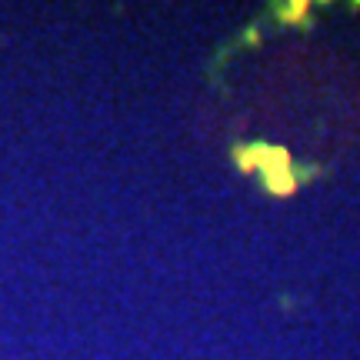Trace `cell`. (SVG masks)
I'll return each mask as SVG.
<instances>
[{
    "label": "cell",
    "instance_id": "cell-2",
    "mask_svg": "<svg viewBox=\"0 0 360 360\" xmlns=\"http://www.w3.org/2000/svg\"><path fill=\"white\" fill-rule=\"evenodd\" d=\"M307 13H310L307 0H294V4H281V7H277V17H281L283 24H304Z\"/></svg>",
    "mask_w": 360,
    "mask_h": 360
},
{
    "label": "cell",
    "instance_id": "cell-3",
    "mask_svg": "<svg viewBox=\"0 0 360 360\" xmlns=\"http://www.w3.org/2000/svg\"><path fill=\"white\" fill-rule=\"evenodd\" d=\"M233 160L244 174H254L257 170V143H244V147H233Z\"/></svg>",
    "mask_w": 360,
    "mask_h": 360
},
{
    "label": "cell",
    "instance_id": "cell-1",
    "mask_svg": "<svg viewBox=\"0 0 360 360\" xmlns=\"http://www.w3.org/2000/svg\"><path fill=\"white\" fill-rule=\"evenodd\" d=\"M264 184H267V191L274 193V197H290V193H297V177H294V167L290 170H274V174H267L264 177Z\"/></svg>",
    "mask_w": 360,
    "mask_h": 360
},
{
    "label": "cell",
    "instance_id": "cell-4",
    "mask_svg": "<svg viewBox=\"0 0 360 360\" xmlns=\"http://www.w3.org/2000/svg\"><path fill=\"white\" fill-rule=\"evenodd\" d=\"M257 37H260V30L257 27H250V30H247V44H257Z\"/></svg>",
    "mask_w": 360,
    "mask_h": 360
}]
</instances>
